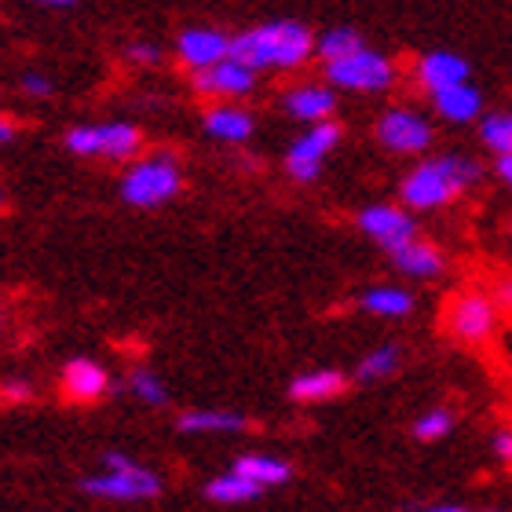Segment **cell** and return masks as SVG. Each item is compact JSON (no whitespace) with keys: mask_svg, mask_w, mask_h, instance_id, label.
Wrapping results in <instances>:
<instances>
[{"mask_svg":"<svg viewBox=\"0 0 512 512\" xmlns=\"http://www.w3.org/2000/svg\"><path fill=\"white\" fill-rule=\"evenodd\" d=\"M231 55L253 70H297L315 55V33L293 19L264 22L231 37Z\"/></svg>","mask_w":512,"mask_h":512,"instance_id":"1","label":"cell"},{"mask_svg":"<svg viewBox=\"0 0 512 512\" xmlns=\"http://www.w3.org/2000/svg\"><path fill=\"white\" fill-rule=\"evenodd\" d=\"M483 169L472 158H461V154H443V158H428L417 161L414 169L406 172L403 183H399V198H403L406 209H443L450 205L458 194H465L472 183H480Z\"/></svg>","mask_w":512,"mask_h":512,"instance_id":"2","label":"cell"},{"mask_svg":"<svg viewBox=\"0 0 512 512\" xmlns=\"http://www.w3.org/2000/svg\"><path fill=\"white\" fill-rule=\"evenodd\" d=\"M183 187V172L176 165L172 154L158 150L150 158H139L128 165V172L121 176V198L132 209H158V205L172 202Z\"/></svg>","mask_w":512,"mask_h":512,"instance_id":"3","label":"cell"},{"mask_svg":"<svg viewBox=\"0 0 512 512\" xmlns=\"http://www.w3.org/2000/svg\"><path fill=\"white\" fill-rule=\"evenodd\" d=\"M498 322H502V304L494 300V293H483V289H465L447 304V315H443V326L454 341L472 344L480 348L498 333Z\"/></svg>","mask_w":512,"mask_h":512,"instance_id":"4","label":"cell"},{"mask_svg":"<svg viewBox=\"0 0 512 512\" xmlns=\"http://www.w3.org/2000/svg\"><path fill=\"white\" fill-rule=\"evenodd\" d=\"M326 81L341 92H388L395 85V63L388 55L374 52V48H355L352 55H341L326 63Z\"/></svg>","mask_w":512,"mask_h":512,"instance_id":"5","label":"cell"},{"mask_svg":"<svg viewBox=\"0 0 512 512\" xmlns=\"http://www.w3.org/2000/svg\"><path fill=\"white\" fill-rule=\"evenodd\" d=\"M81 494L99 502H154L161 494V480L150 469L128 461L121 469H103L81 480Z\"/></svg>","mask_w":512,"mask_h":512,"instance_id":"6","label":"cell"},{"mask_svg":"<svg viewBox=\"0 0 512 512\" xmlns=\"http://www.w3.org/2000/svg\"><path fill=\"white\" fill-rule=\"evenodd\" d=\"M143 147V132L128 121L110 125H77L66 132V150L81 158H132Z\"/></svg>","mask_w":512,"mask_h":512,"instance_id":"7","label":"cell"},{"mask_svg":"<svg viewBox=\"0 0 512 512\" xmlns=\"http://www.w3.org/2000/svg\"><path fill=\"white\" fill-rule=\"evenodd\" d=\"M337 143H341V125H333V118L315 121L304 136L293 139V147L286 154V172L297 183H315L322 172V161Z\"/></svg>","mask_w":512,"mask_h":512,"instance_id":"8","label":"cell"},{"mask_svg":"<svg viewBox=\"0 0 512 512\" xmlns=\"http://www.w3.org/2000/svg\"><path fill=\"white\" fill-rule=\"evenodd\" d=\"M432 125H428L425 114H417L410 107H392L384 110L381 121H377V139H381L384 150L392 154H425L432 147Z\"/></svg>","mask_w":512,"mask_h":512,"instance_id":"9","label":"cell"},{"mask_svg":"<svg viewBox=\"0 0 512 512\" xmlns=\"http://www.w3.org/2000/svg\"><path fill=\"white\" fill-rule=\"evenodd\" d=\"M359 231L388 253L417 238V224L414 216L406 213V205H366L359 213Z\"/></svg>","mask_w":512,"mask_h":512,"instance_id":"10","label":"cell"},{"mask_svg":"<svg viewBox=\"0 0 512 512\" xmlns=\"http://www.w3.org/2000/svg\"><path fill=\"white\" fill-rule=\"evenodd\" d=\"M256 74H260V70H253V66L235 59V55H227V59H220L216 66L194 70V88H198L202 96L238 99V96H249L256 88Z\"/></svg>","mask_w":512,"mask_h":512,"instance_id":"11","label":"cell"},{"mask_svg":"<svg viewBox=\"0 0 512 512\" xmlns=\"http://www.w3.org/2000/svg\"><path fill=\"white\" fill-rule=\"evenodd\" d=\"M176 55L187 70H205V66H216L220 59L231 55V37L224 30H209V26H194V30H183L180 41H176Z\"/></svg>","mask_w":512,"mask_h":512,"instance_id":"12","label":"cell"},{"mask_svg":"<svg viewBox=\"0 0 512 512\" xmlns=\"http://www.w3.org/2000/svg\"><path fill=\"white\" fill-rule=\"evenodd\" d=\"M282 110L289 118L304 121V125H315V121L333 118L337 110V96H333V85H300L293 92L282 96Z\"/></svg>","mask_w":512,"mask_h":512,"instance_id":"13","label":"cell"},{"mask_svg":"<svg viewBox=\"0 0 512 512\" xmlns=\"http://www.w3.org/2000/svg\"><path fill=\"white\" fill-rule=\"evenodd\" d=\"M469 81V63L454 52H428L417 59V85L425 88L428 96L439 92V88L461 85Z\"/></svg>","mask_w":512,"mask_h":512,"instance_id":"14","label":"cell"},{"mask_svg":"<svg viewBox=\"0 0 512 512\" xmlns=\"http://www.w3.org/2000/svg\"><path fill=\"white\" fill-rule=\"evenodd\" d=\"M432 103H436L439 118L454 121V125H469V121H476L483 114L480 88H472L469 81H461V85H450V88H439V92H432Z\"/></svg>","mask_w":512,"mask_h":512,"instance_id":"15","label":"cell"},{"mask_svg":"<svg viewBox=\"0 0 512 512\" xmlns=\"http://www.w3.org/2000/svg\"><path fill=\"white\" fill-rule=\"evenodd\" d=\"M392 264L395 271H403L410 278H436L443 275V253H439L432 242H421V238H410L399 249H392Z\"/></svg>","mask_w":512,"mask_h":512,"instance_id":"16","label":"cell"},{"mask_svg":"<svg viewBox=\"0 0 512 512\" xmlns=\"http://www.w3.org/2000/svg\"><path fill=\"white\" fill-rule=\"evenodd\" d=\"M63 388L70 399H81V403H92L99 395H107L110 377L107 370L92 359H70L63 370Z\"/></svg>","mask_w":512,"mask_h":512,"instance_id":"17","label":"cell"},{"mask_svg":"<svg viewBox=\"0 0 512 512\" xmlns=\"http://www.w3.org/2000/svg\"><path fill=\"white\" fill-rule=\"evenodd\" d=\"M253 128H256L253 114L242 107H231V103L213 107L205 114V132L213 139H220V143H246L253 136Z\"/></svg>","mask_w":512,"mask_h":512,"instance_id":"18","label":"cell"},{"mask_svg":"<svg viewBox=\"0 0 512 512\" xmlns=\"http://www.w3.org/2000/svg\"><path fill=\"white\" fill-rule=\"evenodd\" d=\"M267 487H260L256 480L242 476V472H224V476H216V480L205 483V498L216 505H246L256 502V498H264Z\"/></svg>","mask_w":512,"mask_h":512,"instance_id":"19","label":"cell"},{"mask_svg":"<svg viewBox=\"0 0 512 512\" xmlns=\"http://www.w3.org/2000/svg\"><path fill=\"white\" fill-rule=\"evenodd\" d=\"M344 392V374L337 370H308V374L293 377L289 384V395L297 399V403H326L333 395Z\"/></svg>","mask_w":512,"mask_h":512,"instance_id":"20","label":"cell"},{"mask_svg":"<svg viewBox=\"0 0 512 512\" xmlns=\"http://www.w3.org/2000/svg\"><path fill=\"white\" fill-rule=\"evenodd\" d=\"M246 428V417L235 414V410H187L180 417V432L187 436H227V432H242Z\"/></svg>","mask_w":512,"mask_h":512,"instance_id":"21","label":"cell"},{"mask_svg":"<svg viewBox=\"0 0 512 512\" xmlns=\"http://www.w3.org/2000/svg\"><path fill=\"white\" fill-rule=\"evenodd\" d=\"M359 304H363V311L377 315V319H403V315H410V311H414V297H410L403 286H374V289H366Z\"/></svg>","mask_w":512,"mask_h":512,"instance_id":"22","label":"cell"},{"mask_svg":"<svg viewBox=\"0 0 512 512\" xmlns=\"http://www.w3.org/2000/svg\"><path fill=\"white\" fill-rule=\"evenodd\" d=\"M231 469L249 476V480H256L260 487H278V483H289V476H293L289 461L267 458V454H242V458H235Z\"/></svg>","mask_w":512,"mask_h":512,"instance_id":"23","label":"cell"},{"mask_svg":"<svg viewBox=\"0 0 512 512\" xmlns=\"http://www.w3.org/2000/svg\"><path fill=\"white\" fill-rule=\"evenodd\" d=\"M399 344H377L374 352H366L363 359H359V366H355V377L363 384L370 381H384V377H392L395 370H399Z\"/></svg>","mask_w":512,"mask_h":512,"instance_id":"24","label":"cell"},{"mask_svg":"<svg viewBox=\"0 0 512 512\" xmlns=\"http://www.w3.org/2000/svg\"><path fill=\"white\" fill-rule=\"evenodd\" d=\"M355 48H363V37L348 26H337V30H326L315 41V52H319L322 63H333V59H341V55H352Z\"/></svg>","mask_w":512,"mask_h":512,"instance_id":"25","label":"cell"},{"mask_svg":"<svg viewBox=\"0 0 512 512\" xmlns=\"http://www.w3.org/2000/svg\"><path fill=\"white\" fill-rule=\"evenodd\" d=\"M128 392L136 395L139 403L147 406H165L169 403V388L161 384V377L154 374V370H147V366H136L132 374H128Z\"/></svg>","mask_w":512,"mask_h":512,"instance_id":"26","label":"cell"},{"mask_svg":"<svg viewBox=\"0 0 512 512\" xmlns=\"http://www.w3.org/2000/svg\"><path fill=\"white\" fill-rule=\"evenodd\" d=\"M483 147L494 150V154H512V114H487L480 125Z\"/></svg>","mask_w":512,"mask_h":512,"instance_id":"27","label":"cell"},{"mask_svg":"<svg viewBox=\"0 0 512 512\" xmlns=\"http://www.w3.org/2000/svg\"><path fill=\"white\" fill-rule=\"evenodd\" d=\"M450 428H454V414L447 406H436V410H425V414L414 421V439L421 443H436V439H447Z\"/></svg>","mask_w":512,"mask_h":512,"instance_id":"28","label":"cell"},{"mask_svg":"<svg viewBox=\"0 0 512 512\" xmlns=\"http://www.w3.org/2000/svg\"><path fill=\"white\" fill-rule=\"evenodd\" d=\"M128 63H139V66H158L161 63V48L158 44H132V48H128Z\"/></svg>","mask_w":512,"mask_h":512,"instance_id":"29","label":"cell"},{"mask_svg":"<svg viewBox=\"0 0 512 512\" xmlns=\"http://www.w3.org/2000/svg\"><path fill=\"white\" fill-rule=\"evenodd\" d=\"M22 92L26 96H52V77H44V74H22Z\"/></svg>","mask_w":512,"mask_h":512,"instance_id":"30","label":"cell"},{"mask_svg":"<svg viewBox=\"0 0 512 512\" xmlns=\"http://www.w3.org/2000/svg\"><path fill=\"white\" fill-rule=\"evenodd\" d=\"M491 447H494V458L502 461V465H512V428H498Z\"/></svg>","mask_w":512,"mask_h":512,"instance_id":"31","label":"cell"},{"mask_svg":"<svg viewBox=\"0 0 512 512\" xmlns=\"http://www.w3.org/2000/svg\"><path fill=\"white\" fill-rule=\"evenodd\" d=\"M494 300L502 304V311H509L512 315V275H505V278L494 282Z\"/></svg>","mask_w":512,"mask_h":512,"instance_id":"32","label":"cell"},{"mask_svg":"<svg viewBox=\"0 0 512 512\" xmlns=\"http://www.w3.org/2000/svg\"><path fill=\"white\" fill-rule=\"evenodd\" d=\"M0 392L8 395V399H30V384L26 381H4V388Z\"/></svg>","mask_w":512,"mask_h":512,"instance_id":"33","label":"cell"},{"mask_svg":"<svg viewBox=\"0 0 512 512\" xmlns=\"http://www.w3.org/2000/svg\"><path fill=\"white\" fill-rule=\"evenodd\" d=\"M494 169H498V180L512 187V154H498V165H494Z\"/></svg>","mask_w":512,"mask_h":512,"instance_id":"34","label":"cell"},{"mask_svg":"<svg viewBox=\"0 0 512 512\" xmlns=\"http://www.w3.org/2000/svg\"><path fill=\"white\" fill-rule=\"evenodd\" d=\"M15 139V125L8 118H0V143H11Z\"/></svg>","mask_w":512,"mask_h":512,"instance_id":"35","label":"cell"},{"mask_svg":"<svg viewBox=\"0 0 512 512\" xmlns=\"http://www.w3.org/2000/svg\"><path fill=\"white\" fill-rule=\"evenodd\" d=\"M37 4H44V8H70L77 0H37Z\"/></svg>","mask_w":512,"mask_h":512,"instance_id":"36","label":"cell"},{"mask_svg":"<svg viewBox=\"0 0 512 512\" xmlns=\"http://www.w3.org/2000/svg\"><path fill=\"white\" fill-rule=\"evenodd\" d=\"M509 235H512V220H509Z\"/></svg>","mask_w":512,"mask_h":512,"instance_id":"37","label":"cell"},{"mask_svg":"<svg viewBox=\"0 0 512 512\" xmlns=\"http://www.w3.org/2000/svg\"><path fill=\"white\" fill-rule=\"evenodd\" d=\"M0 205H4V194H0Z\"/></svg>","mask_w":512,"mask_h":512,"instance_id":"38","label":"cell"}]
</instances>
